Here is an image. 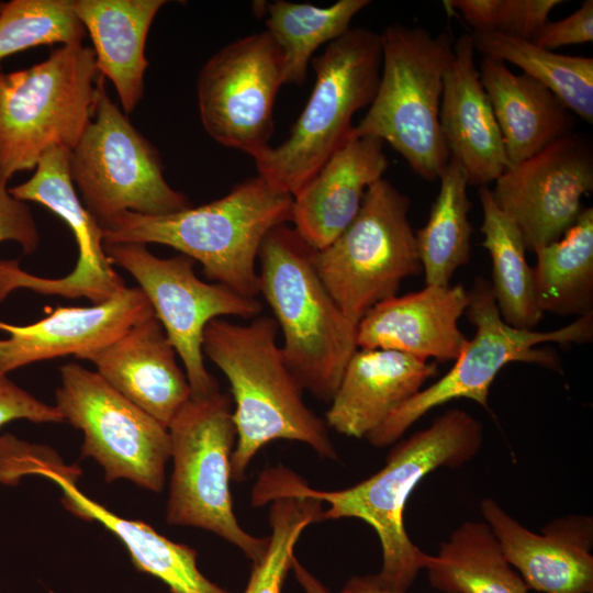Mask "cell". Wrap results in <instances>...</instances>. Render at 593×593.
Returning <instances> with one entry per match:
<instances>
[{"instance_id":"obj_15","label":"cell","mask_w":593,"mask_h":593,"mask_svg":"<svg viewBox=\"0 0 593 593\" xmlns=\"http://www.w3.org/2000/svg\"><path fill=\"white\" fill-rule=\"evenodd\" d=\"M69 158L67 148L48 149L33 175L25 182L9 188V192L18 200L44 205L68 225L78 248L76 265L63 278H43L20 269L16 260H0V302L13 290L23 288L45 295L86 298L92 304H100L126 288L104 251L101 225L76 192Z\"/></svg>"},{"instance_id":"obj_12","label":"cell","mask_w":593,"mask_h":593,"mask_svg":"<svg viewBox=\"0 0 593 593\" xmlns=\"http://www.w3.org/2000/svg\"><path fill=\"white\" fill-rule=\"evenodd\" d=\"M103 246L111 264L126 270L150 302L182 362L191 398L219 392V383L204 363V329L223 316L253 320L261 314V302L223 284L202 281L194 272L195 261L186 255L160 258L136 243Z\"/></svg>"},{"instance_id":"obj_18","label":"cell","mask_w":593,"mask_h":593,"mask_svg":"<svg viewBox=\"0 0 593 593\" xmlns=\"http://www.w3.org/2000/svg\"><path fill=\"white\" fill-rule=\"evenodd\" d=\"M480 511L508 563L529 590L542 593H593V518L569 515L534 533L493 499Z\"/></svg>"},{"instance_id":"obj_24","label":"cell","mask_w":593,"mask_h":593,"mask_svg":"<svg viewBox=\"0 0 593 593\" xmlns=\"http://www.w3.org/2000/svg\"><path fill=\"white\" fill-rule=\"evenodd\" d=\"M437 373L435 362L387 349L357 348L326 412L339 434L366 438Z\"/></svg>"},{"instance_id":"obj_8","label":"cell","mask_w":593,"mask_h":593,"mask_svg":"<svg viewBox=\"0 0 593 593\" xmlns=\"http://www.w3.org/2000/svg\"><path fill=\"white\" fill-rule=\"evenodd\" d=\"M475 333L468 339L451 369L395 410L366 438L374 447L395 443L430 410L456 399H469L488 406L490 388L508 363H535L560 371V360L544 344H584L593 338V313L552 331L521 329L503 321L490 282L478 278L469 290L466 310Z\"/></svg>"},{"instance_id":"obj_38","label":"cell","mask_w":593,"mask_h":593,"mask_svg":"<svg viewBox=\"0 0 593 593\" xmlns=\"http://www.w3.org/2000/svg\"><path fill=\"white\" fill-rule=\"evenodd\" d=\"M593 41V1L582 5L564 19L547 22L533 41L539 47L555 51L567 45L591 43Z\"/></svg>"},{"instance_id":"obj_39","label":"cell","mask_w":593,"mask_h":593,"mask_svg":"<svg viewBox=\"0 0 593 593\" xmlns=\"http://www.w3.org/2000/svg\"><path fill=\"white\" fill-rule=\"evenodd\" d=\"M338 593H405L383 586L376 575L350 578Z\"/></svg>"},{"instance_id":"obj_14","label":"cell","mask_w":593,"mask_h":593,"mask_svg":"<svg viewBox=\"0 0 593 593\" xmlns=\"http://www.w3.org/2000/svg\"><path fill=\"white\" fill-rule=\"evenodd\" d=\"M282 85V52L266 30L228 43L198 75L203 128L222 146L255 158L270 146L273 105Z\"/></svg>"},{"instance_id":"obj_25","label":"cell","mask_w":593,"mask_h":593,"mask_svg":"<svg viewBox=\"0 0 593 593\" xmlns=\"http://www.w3.org/2000/svg\"><path fill=\"white\" fill-rule=\"evenodd\" d=\"M165 0H71L91 37L96 67L114 86L122 111L132 113L144 98L149 29Z\"/></svg>"},{"instance_id":"obj_33","label":"cell","mask_w":593,"mask_h":593,"mask_svg":"<svg viewBox=\"0 0 593 593\" xmlns=\"http://www.w3.org/2000/svg\"><path fill=\"white\" fill-rule=\"evenodd\" d=\"M71 0H11L0 10V60L38 45L82 44Z\"/></svg>"},{"instance_id":"obj_29","label":"cell","mask_w":593,"mask_h":593,"mask_svg":"<svg viewBox=\"0 0 593 593\" xmlns=\"http://www.w3.org/2000/svg\"><path fill=\"white\" fill-rule=\"evenodd\" d=\"M534 291L542 313H593V208H584L557 242L535 251Z\"/></svg>"},{"instance_id":"obj_13","label":"cell","mask_w":593,"mask_h":593,"mask_svg":"<svg viewBox=\"0 0 593 593\" xmlns=\"http://www.w3.org/2000/svg\"><path fill=\"white\" fill-rule=\"evenodd\" d=\"M59 372L55 406L64 421L83 433L81 456L93 458L109 483L127 479L160 492L170 458L168 428L98 372L74 362L61 366Z\"/></svg>"},{"instance_id":"obj_11","label":"cell","mask_w":593,"mask_h":593,"mask_svg":"<svg viewBox=\"0 0 593 593\" xmlns=\"http://www.w3.org/2000/svg\"><path fill=\"white\" fill-rule=\"evenodd\" d=\"M410 204L389 180L379 179L367 190L354 221L316 251L322 282L356 326L371 307L396 295L403 280L422 271Z\"/></svg>"},{"instance_id":"obj_31","label":"cell","mask_w":593,"mask_h":593,"mask_svg":"<svg viewBox=\"0 0 593 593\" xmlns=\"http://www.w3.org/2000/svg\"><path fill=\"white\" fill-rule=\"evenodd\" d=\"M474 52L510 63L535 79L577 116L593 123V58L557 54L534 42L499 32H472Z\"/></svg>"},{"instance_id":"obj_23","label":"cell","mask_w":593,"mask_h":593,"mask_svg":"<svg viewBox=\"0 0 593 593\" xmlns=\"http://www.w3.org/2000/svg\"><path fill=\"white\" fill-rule=\"evenodd\" d=\"M177 351L153 315L132 326L108 346L83 359L118 392L168 427L191 398Z\"/></svg>"},{"instance_id":"obj_41","label":"cell","mask_w":593,"mask_h":593,"mask_svg":"<svg viewBox=\"0 0 593 593\" xmlns=\"http://www.w3.org/2000/svg\"><path fill=\"white\" fill-rule=\"evenodd\" d=\"M4 2L3 1H0V10L1 8L3 7Z\"/></svg>"},{"instance_id":"obj_35","label":"cell","mask_w":593,"mask_h":593,"mask_svg":"<svg viewBox=\"0 0 593 593\" xmlns=\"http://www.w3.org/2000/svg\"><path fill=\"white\" fill-rule=\"evenodd\" d=\"M561 0H452L473 32H499L533 42Z\"/></svg>"},{"instance_id":"obj_2","label":"cell","mask_w":593,"mask_h":593,"mask_svg":"<svg viewBox=\"0 0 593 593\" xmlns=\"http://www.w3.org/2000/svg\"><path fill=\"white\" fill-rule=\"evenodd\" d=\"M278 334L275 318L261 314L244 324L216 318L204 329L203 355L224 373L232 391L236 444L231 465L237 482L255 455L276 439L300 441L338 460L325 421L302 399Z\"/></svg>"},{"instance_id":"obj_26","label":"cell","mask_w":593,"mask_h":593,"mask_svg":"<svg viewBox=\"0 0 593 593\" xmlns=\"http://www.w3.org/2000/svg\"><path fill=\"white\" fill-rule=\"evenodd\" d=\"M479 69L500 127L508 167L574 132V114L545 86L483 57Z\"/></svg>"},{"instance_id":"obj_5","label":"cell","mask_w":593,"mask_h":593,"mask_svg":"<svg viewBox=\"0 0 593 593\" xmlns=\"http://www.w3.org/2000/svg\"><path fill=\"white\" fill-rule=\"evenodd\" d=\"M315 82L289 136L254 158L258 176L294 197L351 136L354 115L371 104L380 80V33L350 27L311 60Z\"/></svg>"},{"instance_id":"obj_34","label":"cell","mask_w":593,"mask_h":593,"mask_svg":"<svg viewBox=\"0 0 593 593\" xmlns=\"http://www.w3.org/2000/svg\"><path fill=\"white\" fill-rule=\"evenodd\" d=\"M322 502L307 495H282L271 501L268 547L261 559L253 563L243 593H281L298 539L309 525L322 521Z\"/></svg>"},{"instance_id":"obj_17","label":"cell","mask_w":593,"mask_h":593,"mask_svg":"<svg viewBox=\"0 0 593 593\" xmlns=\"http://www.w3.org/2000/svg\"><path fill=\"white\" fill-rule=\"evenodd\" d=\"M18 467L22 475L38 474L58 485L68 511L99 522L113 533L126 547L134 566L161 580L170 593H231L201 573L193 548L169 540L144 522L125 519L86 496L76 484L81 470L65 465L49 448L27 447Z\"/></svg>"},{"instance_id":"obj_3","label":"cell","mask_w":593,"mask_h":593,"mask_svg":"<svg viewBox=\"0 0 593 593\" xmlns=\"http://www.w3.org/2000/svg\"><path fill=\"white\" fill-rule=\"evenodd\" d=\"M292 208V195L257 175L200 206L166 215L123 212L101 225L103 245L169 246L200 262L209 280L257 298L261 243L273 227L291 223Z\"/></svg>"},{"instance_id":"obj_16","label":"cell","mask_w":593,"mask_h":593,"mask_svg":"<svg viewBox=\"0 0 593 593\" xmlns=\"http://www.w3.org/2000/svg\"><path fill=\"white\" fill-rule=\"evenodd\" d=\"M491 189L497 206L516 224L527 250L559 240L593 191V143L572 132L508 167Z\"/></svg>"},{"instance_id":"obj_28","label":"cell","mask_w":593,"mask_h":593,"mask_svg":"<svg viewBox=\"0 0 593 593\" xmlns=\"http://www.w3.org/2000/svg\"><path fill=\"white\" fill-rule=\"evenodd\" d=\"M482 208V246L492 264L491 290L501 314L508 325L534 329L542 312L537 305L533 267L526 260V246L516 224L495 203L488 186L480 187Z\"/></svg>"},{"instance_id":"obj_6","label":"cell","mask_w":593,"mask_h":593,"mask_svg":"<svg viewBox=\"0 0 593 593\" xmlns=\"http://www.w3.org/2000/svg\"><path fill=\"white\" fill-rule=\"evenodd\" d=\"M382 68L356 136L389 144L419 178L439 179L449 161L439 125L444 77L454 58L448 33L393 23L380 33Z\"/></svg>"},{"instance_id":"obj_7","label":"cell","mask_w":593,"mask_h":593,"mask_svg":"<svg viewBox=\"0 0 593 593\" xmlns=\"http://www.w3.org/2000/svg\"><path fill=\"white\" fill-rule=\"evenodd\" d=\"M99 78L93 49L82 44L0 72V179L34 170L53 147L77 145L93 116Z\"/></svg>"},{"instance_id":"obj_1","label":"cell","mask_w":593,"mask_h":593,"mask_svg":"<svg viewBox=\"0 0 593 593\" xmlns=\"http://www.w3.org/2000/svg\"><path fill=\"white\" fill-rule=\"evenodd\" d=\"M482 443L481 422L461 409H450L426 428L399 441L382 469L350 488L315 490L296 473L276 466L259 474L251 490V504L258 507L279 495L302 494L328 505L322 521H363L374 529L381 544L382 567L376 578L388 589L406 592L424 569L427 556L405 529L404 510L411 493L434 470L458 468L470 461Z\"/></svg>"},{"instance_id":"obj_21","label":"cell","mask_w":593,"mask_h":593,"mask_svg":"<svg viewBox=\"0 0 593 593\" xmlns=\"http://www.w3.org/2000/svg\"><path fill=\"white\" fill-rule=\"evenodd\" d=\"M439 125L449 157L463 169L469 186H488L508 168L470 34L454 43V58L444 77Z\"/></svg>"},{"instance_id":"obj_27","label":"cell","mask_w":593,"mask_h":593,"mask_svg":"<svg viewBox=\"0 0 593 593\" xmlns=\"http://www.w3.org/2000/svg\"><path fill=\"white\" fill-rule=\"evenodd\" d=\"M424 569L432 586L445 593L529 591L485 522L462 523L436 556H426Z\"/></svg>"},{"instance_id":"obj_4","label":"cell","mask_w":593,"mask_h":593,"mask_svg":"<svg viewBox=\"0 0 593 593\" xmlns=\"http://www.w3.org/2000/svg\"><path fill=\"white\" fill-rule=\"evenodd\" d=\"M314 249L290 224L273 227L258 254L259 294L282 334L284 359L313 396L331 402L357 350V326L317 272Z\"/></svg>"},{"instance_id":"obj_40","label":"cell","mask_w":593,"mask_h":593,"mask_svg":"<svg viewBox=\"0 0 593 593\" xmlns=\"http://www.w3.org/2000/svg\"><path fill=\"white\" fill-rule=\"evenodd\" d=\"M291 570L305 593H329L325 585L320 582L307 569L294 557Z\"/></svg>"},{"instance_id":"obj_22","label":"cell","mask_w":593,"mask_h":593,"mask_svg":"<svg viewBox=\"0 0 593 593\" xmlns=\"http://www.w3.org/2000/svg\"><path fill=\"white\" fill-rule=\"evenodd\" d=\"M389 165L383 141L353 133L293 197L290 224L314 249L325 248L354 221Z\"/></svg>"},{"instance_id":"obj_20","label":"cell","mask_w":593,"mask_h":593,"mask_svg":"<svg viewBox=\"0 0 593 593\" xmlns=\"http://www.w3.org/2000/svg\"><path fill=\"white\" fill-rule=\"evenodd\" d=\"M469 304L462 284L426 286L371 307L357 325V347L387 349L419 359L455 361L468 338L458 326Z\"/></svg>"},{"instance_id":"obj_37","label":"cell","mask_w":593,"mask_h":593,"mask_svg":"<svg viewBox=\"0 0 593 593\" xmlns=\"http://www.w3.org/2000/svg\"><path fill=\"white\" fill-rule=\"evenodd\" d=\"M14 419L34 423L64 422L56 406L37 400L0 371V427Z\"/></svg>"},{"instance_id":"obj_19","label":"cell","mask_w":593,"mask_h":593,"mask_svg":"<svg viewBox=\"0 0 593 593\" xmlns=\"http://www.w3.org/2000/svg\"><path fill=\"white\" fill-rule=\"evenodd\" d=\"M155 315L145 293L126 287L114 298L91 306H58L29 325L0 322L9 334L0 339V371L72 355L83 359L125 334L136 323Z\"/></svg>"},{"instance_id":"obj_10","label":"cell","mask_w":593,"mask_h":593,"mask_svg":"<svg viewBox=\"0 0 593 593\" xmlns=\"http://www.w3.org/2000/svg\"><path fill=\"white\" fill-rule=\"evenodd\" d=\"M100 75L91 122L70 150L69 174L100 225L123 212L166 215L191 206L164 176L159 152L109 97Z\"/></svg>"},{"instance_id":"obj_32","label":"cell","mask_w":593,"mask_h":593,"mask_svg":"<svg viewBox=\"0 0 593 593\" xmlns=\"http://www.w3.org/2000/svg\"><path fill=\"white\" fill-rule=\"evenodd\" d=\"M369 0H339L328 7L277 0L267 4L266 31L283 56L284 85H302L314 52L337 40Z\"/></svg>"},{"instance_id":"obj_9","label":"cell","mask_w":593,"mask_h":593,"mask_svg":"<svg viewBox=\"0 0 593 593\" xmlns=\"http://www.w3.org/2000/svg\"><path fill=\"white\" fill-rule=\"evenodd\" d=\"M174 469L166 522L211 532L237 547L253 563L268 547V537L247 533L233 510L230 490L236 444L232 398L221 391L190 398L168 425Z\"/></svg>"},{"instance_id":"obj_30","label":"cell","mask_w":593,"mask_h":593,"mask_svg":"<svg viewBox=\"0 0 593 593\" xmlns=\"http://www.w3.org/2000/svg\"><path fill=\"white\" fill-rule=\"evenodd\" d=\"M438 180L439 192L415 238L426 286L447 287L454 273L470 260L472 203L467 176L452 158Z\"/></svg>"},{"instance_id":"obj_36","label":"cell","mask_w":593,"mask_h":593,"mask_svg":"<svg viewBox=\"0 0 593 593\" xmlns=\"http://www.w3.org/2000/svg\"><path fill=\"white\" fill-rule=\"evenodd\" d=\"M5 240L16 242L25 254H33L40 245V233L31 208L12 197L8 181L0 179V243Z\"/></svg>"}]
</instances>
